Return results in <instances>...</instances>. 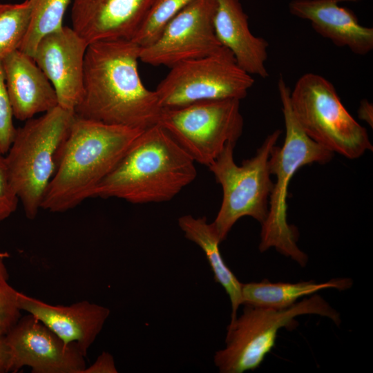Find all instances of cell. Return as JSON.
<instances>
[{"label": "cell", "instance_id": "7c38bea8", "mask_svg": "<svg viewBox=\"0 0 373 373\" xmlns=\"http://www.w3.org/2000/svg\"><path fill=\"white\" fill-rule=\"evenodd\" d=\"M10 354V372L23 367L32 373H82L85 356L75 344H68L30 314L5 334Z\"/></svg>", "mask_w": 373, "mask_h": 373}, {"label": "cell", "instance_id": "52a82bcc", "mask_svg": "<svg viewBox=\"0 0 373 373\" xmlns=\"http://www.w3.org/2000/svg\"><path fill=\"white\" fill-rule=\"evenodd\" d=\"M289 99L303 131L323 148L352 160L372 151L366 128L350 114L332 83L322 75H303Z\"/></svg>", "mask_w": 373, "mask_h": 373}, {"label": "cell", "instance_id": "9c48e42d", "mask_svg": "<svg viewBox=\"0 0 373 373\" xmlns=\"http://www.w3.org/2000/svg\"><path fill=\"white\" fill-rule=\"evenodd\" d=\"M239 99L195 102L163 108L157 124L193 159L207 167L228 143H236L244 120Z\"/></svg>", "mask_w": 373, "mask_h": 373}, {"label": "cell", "instance_id": "f1b7e54d", "mask_svg": "<svg viewBox=\"0 0 373 373\" xmlns=\"http://www.w3.org/2000/svg\"><path fill=\"white\" fill-rule=\"evenodd\" d=\"M358 117L366 122L371 127L373 125V106L367 99H363L358 110Z\"/></svg>", "mask_w": 373, "mask_h": 373}, {"label": "cell", "instance_id": "603a6c76", "mask_svg": "<svg viewBox=\"0 0 373 373\" xmlns=\"http://www.w3.org/2000/svg\"><path fill=\"white\" fill-rule=\"evenodd\" d=\"M193 0H153L135 35L132 38L140 48L152 44L167 23Z\"/></svg>", "mask_w": 373, "mask_h": 373}, {"label": "cell", "instance_id": "4fadbf2b", "mask_svg": "<svg viewBox=\"0 0 373 373\" xmlns=\"http://www.w3.org/2000/svg\"><path fill=\"white\" fill-rule=\"evenodd\" d=\"M88 45L72 28L64 26L42 37L32 56L52 85L58 106L74 113L83 94Z\"/></svg>", "mask_w": 373, "mask_h": 373}, {"label": "cell", "instance_id": "cb8c5ba5", "mask_svg": "<svg viewBox=\"0 0 373 373\" xmlns=\"http://www.w3.org/2000/svg\"><path fill=\"white\" fill-rule=\"evenodd\" d=\"M4 254L0 253V334H6L21 318L18 294L8 282V274L4 262Z\"/></svg>", "mask_w": 373, "mask_h": 373}, {"label": "cell", "instance_id": "5b68a950", "mask_svg": "<svg viewBox=\"0 0 373 373\" xmlns=\"http://www.w3.org/2000/svg\"><path fill=\"white\" fill-rule=\"evenodd\" d=\"M75 113L57 106L17 128L4 157L11 184L30 220L37 216Z\"/></svg>", "mask_w": 373, "mask_h": 373}, {"label": "cell", "instance_id": "9a60e30c", "mask_svg": "<svg viewBox=\"0 0 373 373\" xmlns=\"http://www.w3.org/2000/svg\"><path fill=\"white\" fill-rule=\"evenodd\" d=\"M19 307L31 314L68 344L77 345L86 356L110 316L104 306L82 300L70 305H53L23 293Z\"/></svg>", "mask_w": 373, "mask_h": 373}, {"label": "cell", "instance_id": "ffe728a7", "mask_svg": "<svg viewBox=\"0 0 373 373\" xmlns=\"http://www.w3.org/2000/svg\"><path fill=\"white\" fill-rule=\"evenodd\" d=\"M352 285L353 280L349 278H334L324 283L315 280L272 283L263 280L242 283V305L282 309L319 291L331 288L343 291Z\"/></svg>", "mask_w": 373, "mask_h": 373}, {"label": "cell", "instance_id": "2e32d148", "mask_svg": "<svg viewBox=\"0 0 373 373\" xmlns=\"http://www.w3.org/2000/svg\"><path fill=\"white\" fill-rule=\"evenodd\" d=\"M357 0H292L289 12L310 22L323 37L354 54L365 55L373 49V28L361 24L355 14L341 6L342 2Z\"/></svg>", "mask_w": 373, "mask_h": 373}, {"label": "cell", "instance_id": "8fae6325", "mask_svg": "<svg viewBox=\"0 0 373 373\" xmlns=\"http://www.w3.org/2000/svg\"><path fill=\"white\" fill-rule=\"evenodd\" d=\"M216 5V0L191 1L167 23L152 44L140 48V60L171 68L220 51L224 47L215 35L213 24Z\"/></svg>", "mask_w": 373, "mask_h": 373}, {"label": "cell", "instance_id": "4316f807", "mask_svg": "<svg viewBox=\"0 0 373 373\" xmlns=\"http://www.w3.org/2000/svg\"><path fill=\"white\" fill-rule=\"evenodd\" d=\"M113 356L108 352H103L89 366L86 367L82 373H117Z\"/></svg>", "mask_w": 373, "mask_h": 373}, {"label": "cell", "instance_id": "ba28073f", "mask_svg": "<svg viewBox=\"0 0 373 373\" xmlns=\"http://www.w3.org/2000/svg\"><path fill=\"white\" fill-rule=\"evenodd\" d=\"M280 133L278 129L269 135L256 155L243 160L240 166L233 159L236 144L228 143L208 166L223 192L221 206L211 222L221 242L242 217L250 216L260 224L266 219L274 185L269 158Z\"/></svg>", "mask_w": 373, "mask_h": 373}, {"label": "cell", "instance_id": "484cf974", "mask_svg": "<svg viewBox=\"0 0 373 373\" xmlns=\"http://www.w3.org/2000/svg\"><path fill=\"white\" fill-rule=\"evenodd\" d=\"M19 198L11 184L4 157L0 154V222L17 209Z\"/></svg>", "mask_w": 373, "mask_h": 373}, {"label": "cell", "instance_id": "5bb4252c", "mask_svg": "<svg viewBox=\"0 0 373 373\" xmlns=\"http://www.w3.org/2000/svg\"><path fill=\"white\" fill-rule=\"evenodd\" d=\"M153 0H73L72 28L88 44L132 39Z\"/></svg>", "mask_w": 373, "mask_h": 373}, {"label": "cell", "instance_id": "6da1fadb", "mask_svg": "<svg viewBox=\"0 0 373 373\" xmlns=\"http://www.w3.org/2000/svg\"><path fill=\"white\" fill-rule=\"evenodd\" d=\"M140 48L131 39L88 45L76 116L140 130L157 124L162 108L155 91L148 89L140 78Z\"/></svg>", "mask_w": 373, "mask_h": 373}, {"label": "cell", "instance_id": "8992f818", "mask_svg": "<svg viewBox=\"0 0 373 373\" xmlns=\"http://www.w3.org/2000/svg\"><path fill=\"white\" fill-rule=\"evenodd\" d=\"M305 314L328 318L336 325L341 323L338 312L316 294L282 309L244 305L228 325L226 346L215 353L214 365L220 373L255 370L274 347L279 330L296 327V318Z\"/></svg>", "mask_w": 373, "mask_h": 373}, {"label": "cell", "instance_id": "7402d4cb", "mask_svg": "<svg viewBox=\"0 0 373 373\" xmlns=\"http://www.w3.org/2000/svg\"><path fill=\"white\" fill-rule=\"evenodd\" d=\"M30 23L27 0L17 3H0V61L19 50Z\"/></svg>", "mask_w": 373, "mask_h": 373}, {"label": "cell", "instance_id": "d6986e66", "mask_svg": "<svg viewBox=\"0 0 373 373\" xmlns=\"http://www.w3.org/2000/svg\"><path fill=\"white\" fill-rule=\"evenodd\" d=\"M178 225L185 238L199 246L204 253L215 282L219 283L229 296L231 307L230 323L233 322L242 305V283L222 258L219 247L222 242L215 228L211 222H207L206 217L195 218L191 215L179 218Z\"/></svg>", "mask_w": 373, "mask_h": 373}, {"label": "cell", "instance_id": "7a4b0ae2", "mask_svg": "<svg viewBox=\"0 0 373 373\" xmlns=\"http://www.w3.org/2000/svg\"><path fill=\"white\" fill-rule=\"evenodd\" d=\"M143 130L75 115L41 209L64 212L88 198Z\"/></svg>", "mask_w": 373, "mask_h": 373}, {"label": "cell", "instance_id": "3957f363", "mask_svg": "<svg viewBox=\"0 0 373 373\" xmlns=\"http://www.w3.org/2000/svg\"><path fill=\"white\" fill-rule=\"evenodd\" d=\"M195 161L158 124L143 130L93 191L132 204L171 200L197 176Z\"/></svg>", "mask_w": 373, "mask_h": 373}, {"label": "cell", "instance_id": "ac0fdd59", "mask_svg": "<svg viewBox=\"0 0 373 373\" xmlns=\"http://www.w3.org/2000/svg\"><path fill=\"white\" fill-rule=\"evenodd\" d=\"M213 19L215 35L233 55L237 64L251 75L269 76L266 67L269 44L254 35L240 0H216Z\"/></svg>", "mask_w": 373, "mask_h": 373}, {"label": "cell", "instance_id": "e0dca14e", "mask_svg": "<svg viewBox=\"0 0 373 373\" xmlns=\"http://www.w3.org/2000/svg\"><path fill=\"white\" fill-rule=\"evenodd\" d=\"M14 117L27 121L58 106L55 90L33 58L15 50L1 60Z\"/></svg>", "mask_w": 373, "mask_h": 373}, {"label": "cell", "instance_id": "83f0119b", "mask_svg": "<svg viewBox=\"0 0 373 373\" xmlns=\"http://www.w3.org/2000/svg\"><path fill=\"white\" fill-rule=\"evenodd\" d=\"M10 354L5 334H0V373L10 372Z\"/></svg>", "mask_w": 373, "mask_h": 373}, {"label": "cell", "instance_id": "44dd1931", "mask_svg": "<svg viewBox=\"0 0 373 373\" xmlns=\"http://www.w3.org/2000/svg\"><path fill=\"white\" fill-rule=\"evenodd\" d=\"M27 1L30 6V23L19 50L32 57L41 39L64 26V17L73 0Z\"/></svg>", "mask_w": 373, "mask_h": 373}, {"label": "cell", "instance_id": "277c9868", "mask_svg": "<svg viewBox=\"0 0 373 373\" xmlns=\"http://www.w3.org/2000/svg\"><path fill=\"white\" fill-rule=\"evenodd\" d=\"M278 90L285 119V137L282 146L272 147L269 158V171L271 175H275L276 182L269 196L267 216L261 224L259 250L264 252L274 247L305 267L308 257L297 246L298 230L287 222L288 185L300 167L314 162L327 163L334 153L313 141L300 127L290 105L291 89L282 75L278 79Z\"/></svg>", "mask_w": 373, "mask_h": 373}, {"label": "cell", "instance_id": "30bf717a", "mask_svg": "<svg viewBox=\"0 0 373 373\" xmlns=\"http://www.w3.org/2000/svg\"><path fill=\"white\" fill-rule=\"evenodd\" d=\"M254 83L253 76L224 47L217 53L173 66L155 91L162 108H175L201 101L241 100Z\"/></svg>", "mask_w": 373, "mask_h": 373}, {"label": "cell", "instance_id": "d4e9b609", "mask_svg": "<svg viewBox=\"0 0 373 373\" xmlns=\"http://www.w3.org/2000/svg\"><path fill=\"white\" fill-rule=\"evenodd\" d=\"M13 111L6 89L1 61H0V154L10 149L17 128L13 124Z\"/></svg>", "mask_w": 373, "mask_h": 373}]
</instances>
